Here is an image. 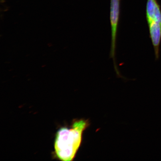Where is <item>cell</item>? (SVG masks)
I'll return each mask as SVG.
<instances>
[{"label":"cell","instance_id":"1","mask_svg":"<svg viewBox=\"0 0 161 161\" xmlns=\"http://www.w3.org/2000/svg\"><path fill=\"white\" fill-rule=\"evenodd\" d=\"M89 125L88 120L81 119L74 120L70 128H60L54 142L56 158L61 161L73 160L81 145L83 132Z\"/></svg>","mask_w":161,"mask_h":161},{"label":"cell","instance_id":"2","mask_svg":"<svg viewBox=\"0 0 161 161\" xmlns=\"http://www.w3.org/2000/svg\"><path fill=\"white\" fill-rule=\"evenodd\" d=\"M121 0H110V19L111 29V43L110 57L113 60L114 70L117 75L121 76L116 65L115 59L117 37L120 13Z\"/></svg>","mask_w":161,"mask_h":161},{"label":"cell","instance_id":"3","mask_svg":"<svg viewBox=\"0 0 161 161\" xmlns=\"http://www.w3.org/2000/svg\"><path fill=\"white\" fill-rule=\"evenodd\" d=\"M150 38L154 50L156 60L159 58L160 46L161 42V25L153 21L148 24Z\"/></svg>","mask_w":161,"mask_h":161}]
</instances>
